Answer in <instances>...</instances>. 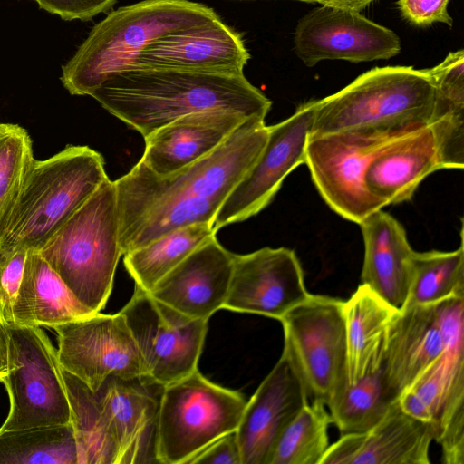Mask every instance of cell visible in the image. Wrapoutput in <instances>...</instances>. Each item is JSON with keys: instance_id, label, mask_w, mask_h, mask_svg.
Segmentation results:
<instances>
[{"instance_id": "cell-10", "label": "cell", "mask_w": 464, "mask_h": 464, "mask_svg": "<svg viewBox=\"0 0 464 464\" xmlns=\"http://www.w3.org/2000/svg\"><path fill=\"white\" fill-rule=\"evenodd\" d=\"M343 304L334 297L310 294L279 320L285 336L283 353L295 367L308 398L325 405L347 382Z\"/></svg>"}, {"instance_id": "cell-13", "label": "cell", "mask_w": 464, "mask_h": 464, "mask_svg": "<svg viewBox=\"0 0 464 464\" xmlns=\"http://www.w3.org/2000/svg\"><path fill=\"white\" fill-rule=\"evenodd\" d=\"M315 107L316 100H310L300 104L289 118L268 126L267 140L259 157L228 195L213 221L216 232L258 214L274 199L285 179L305 164Z\"/></svg>"}, {"instance_id": "cell-2", "label": "cell", "mask_w": 464, "mask_h": 464, "mask_svg": "<svg viewBox=\"0 0 464 464\" xmlns=\"http://www.w3.org/2000/svg\"><path fill=\"white\" fill-rule=\"evenodd\" d=\"M90 96L144 138L175 120L203 111L265 120L272 105L244 72L160 67L112 73Z\"/></svg>"}, {"instance_id": "cell-38", "label": "cell", "mask_w": 464, "mask_h": 464, "mask_svg": "<svg viewBox=\"0 0 464 464\" xmlns=\"http://www.w3.org/2000/svg\"><path fill=\"white\" fill-rule=\"evenodd\" d=\"M40 8L63 20L87 21L99 14L109 12L117 0H34Z\"/></svg>"}, {"instance_id": "cell-1", "label": "cell", "mask_w": 464, "mask_h": 464, "mask_svg": "<svg viewBox=\"0 0 464 464\" xmlns=\"http://www.w3.org/2000/svg\"><path fill=\"white\" fill-rule=\"evenodd\" d=\"M267 136L265 120L249 118L211 153L173 174L159 176L140 160L115 180L122 256L180 227H212Z\"/></svg>"}, {"instance_id": "cell-26", "label": "cell", "mask_w": 464, "mask_h": 464, "mask_svg": "<svg viewBox=\"0 0 464 464\" xmlns=\"http://www.w3.org/2000/svg\"><path fill=\"white\" fill-rule=\"evenodd\" d=\"M92 314L37 250L30 251L13 307V323L53 328Z\"/></svg>"}, {"instance_id": "cell-19", "label": "cell", "mask_w": 464, "mask_h": 464, "mask_svg": "<svg viewBox=\"0 0 464 464\" xmlns=\"http://www.w3.org/2000/svg\"><path fill=\"white\" fill-rule=\"evenodd\" d=\"M234 254L213 237L162 277L149 292L188 318L208 321L228 293Z\"/></svg>"}, {"instance_id": "cell-23", "label": "cell", "mask_w": 464, "mask_h": 464, "mask_svg": "<svg viewBox=\"0 0 464 464\" xmlns=\"http://www.w3.org/2000/svg\"><path fill=\"white\" fill-rule=\"evenodd\" d=\"M445 350L435 305L400 310L389 332L382 372L391 393L401 392Z\"/></svg>"}, {"instance_id": "cell-27", "label": "cell", "mask_w": 464, "mask_h": 464, "mask_svg": "<svg viewBox=\"0 0 464 464\" xmlns=\"http://www.w3.org/2000/svg\"><path fill=\"white\" fill-rule=\"evenodd\" d=\"M71 409L80 464H117L118 443L95 393L76 376L62 369Z\"/></svg>"}, {"instance_id": "cell-14", "label": "cell", "mask_w": 464, "mask_h": 464, "mask_svg": "<svg viewBox=\"0 0 464 464\" xmlns=\"http://www.w3.org/2000/svg\"><path fill=\"white\" fill-rule=\"evenodd\" d=\"M294 48L296 56L308 67L324 60H387L401 49L400 37L392 30L361 12L322 5L299 19Z\"/></svg>"}, {"instance_id": "cell-29", "label": "cell", "mask_w": 464, "mask_h": 464, "mask_svg": "<svg viewBox=\"0 0 464 464\" xmlns=\"http://www.w3.org/2000/svg\"><path fill=\"white\" fill-rule=\"evenodd\" d=\"M216 234L206 223L172 230L123 255L124 266L135 285L150 292L162 277Z\"/></svg>"}, {"instance_id": "cell-34", "label": "cell", "mask_w": 464, "mask_h": 464, "mask_svg": "<svg viewBox=\"0 0 464 464\" xmlns=\"http://www.w3.org/2000/svg\"><path fill=\"white\" fill-rule=\"evenodd\" d=\"M33 160L28 131L17 124L0 123V242Z\"/></svg>"}, {"instance_id": "cell-41", "label": "cell", "mask_w": 464, "mask_h": 464, "mask_svg": "<svg viewBox=\"0 0 464 464\" xmlns=\"http://www.w3.org/2000/svg\"><path fill=\"white\" fill-rule=\"evenodd\" d=\"M376 0H307V3H317L341 9L361 12Z\"/></svg>"}, {"instance_id": "cell-12", "label": "cell", "mask_w": 464, "mask_h": 464, "mask_svg": "<svg viewBox=\"0 0 464 464\" xmlns=\"http://www.w3.org/2000/svg\"><path fill=\"white\" fill-rule=\"evenodd\" d=\"M62 369L96 392L109 376H146L142 356L121 312L89 316L56 325Z\"/></svg>"}, {"instance_id": "cell-17", "label": "cell", "mask_w": 464, "mask_h": 464, "mask_svg": "<svg viewBox=\"0 0 464 464\" xmlns=\"http://www.w3.org/2000/svg\"><path fill=\"white\" fill-rule=\"evenodd\" d=\"M307 399L299 375L282 353L246 402L236 430L241 464H267L281 432L308 403Z\"/></svg>"}, {"instance_id": "cell-42", "label": "cell", "mask_w": 464, "mask_h": 464, "mask_svg": "<svg viewBox=\"0 0 464 464\" xmlns=\"http://www.w3.org/2000/svg\"><path fill=\"white\" fill-rule=\"evenodd\" d=\"M295 1H300V2L307 3V0H295Z\"/></svg>"}, {"instance_id": "cell-18", "label": "cell", "mask_w": 464, "mask_h": 464, "mask_svg": "<svg viewBox=\"0 0 464 464\" xmlns=\"http://www.w3.org/2000/svg\"><path fill=\"white\" fill-rule=\"evenodd\" d=\"M435 428L406 413L398 401L370 430L342 435L320 464H430Z\"/></svg>"}, {"instance_id": "cell-7", "label": "cell", "mask_w": 464, "mask_h": 464, "mask_svg": "<svg viewBox=\"0 0 464 464\" xmlns=\"http://www.w3.org/2000/svg\"><path fill=\"white\" fill-rule=\"evenodd\" d=\"M422 126L309 136L305 164L324 200L338 215L357 224L385 207L366 187L368 168L386 147Z\"/></svg>"}, {"instance_id": "cell-20", "label": "cell", "mask_w": 464, "mask_h": 464, "mask_svg": "<svg viewBox=\"0 0 464 464\" xmlns=\"http://www.w3.org/2000/svg\"><path fill=\"white\" fill-rule=\"evenodd\" d=\"M249 58L241 35L218 17L159 38L130 68L243 72Z\"/></svg>"}, {"instance_id": "cell-32", "label": "cell", "mask_w": 464, "mask_h": 464, "mask_svg": "<svg viewBox=\"0 0 464 464\" xmlns=\"http://www.w3.org/2000/svg\"><path fill=\"white\" fill-rule=\"evenodd\" d=\"M80 464L71 423L0 432V464Z\"/></svg>"}, {"instance_id": "cell-36", "label": "cell", "mask_w": 464, "mask_h": 464, "mask_svg": "<svg viewBox=\"0 0 464 464\" xmlns=\"http://www.w3.org/2000/svg\"><path fill=\"white\" fill-rule=\"evenodd\" d=\"M30 250L0 243V317L13 322L12 307Z\"/></svg>"}, {"instance_id": "cell-15", "label": "cell", "mask_w": 464, "mask_h": 464, "mask_svg": "<svg viewBox=\"0 0 464 464\" xmlns=\"http://www.w3.org/2000/svg\"><path fill=\"white\" fill-rule=\"evenodd\" d=\"M309 295L295 251L266 246L245 255L234 254L223 308L280 320Z\"/></svg>"}, {"instance_id": "cell-16", "label": "cell", "mask_w": 464, "mask_h": 464, "mask_svg": "<svg viewBox=\"0 0 464 464\" xmlns=\"http://www.w3.org/2000/svg\"><path fill=\"white\" fill-rule=\"evenodd\" d=\"M163 385L149 376H109L95 393L118 443L117 464H154Z\"/></svg>"}, {"instance_id": "cell-4", "label": "cell", "mask_w": 464, "mask_h": 464, "mask_svg": "<svg viewBox=\"0 0 464 464\" xmlns=\"http://www.w3.org/2000/svg\"><path fill=\"white\" fill-rule=\"evenodd\" d=\"M37 251L83 306L100 312L122 256L115 182L102 183Z\"/></svg>"}, {"instance_id": "cell-24", "label": "cell", "mask_w": 464, "mask_h": 464, "mask_svg": "<svg viewBox=\"0 0 464 464\" xmlns=\"http://www.w3.org/2000/svg\"><path fill=\"white\" fill-rule=\"evenodd\" d=\"M440 169L431 130L424 125L392 142L372 161L368 190L385 204L410 200L421 181Z\"/></svg>"}, {"instance_id": "cell-11", "label": "cell", "mask_w": 464, "mask_h": 464, "mask_svg": "<svg viewBox=\"0 0 464 464\" xmlns=\"http://www.w3.org/2000/svg\"><path fill=\"white\" fill-rule=\"evenodd\" d=\"M120 312L150 379L165 386L198 370L208 321L187 317L136 285Z\"/></svg>"}, {"instance_id": "cell-21", "label": "cell", "mask_w": 464, "mask_h": 464, "mask_svg": "<svg viewBox=\"0 0 464 464\" xmlns=\"http://www.w3.org/2000/svg\"><path fill=\"white\" fill-rule=\"evenodd\" d=\"M246 119L225 111L183 116L144 138L140 161L159 176L173 174L215 150Z\"/></svg>"}, {"instance_id": "cell-30", "label": "cell", "mask_w": 464, "mask_h": 464, "mask_svg": "<svg viewBox=\"0 0 464 464\" xmlns=\"http://www.w3.org/2000/svg\"><path fill=\"white\" fill-rule=\"evenodd\" d=\"M463 233L453 251H414L411 260V280L403 306L435 305L450 298H464Z\"/></svg>"}, {"instance_id": "cell-37", "label": "cell", "mask_w": 464, "mask_h": 464, "mask_svg": "<svg viewBox=\"0 0 464 464\" xmlns=\"http://www.w3.org/2000/svg\"><path fill=\"white\" fill-rule=\"evenodd\" d=\"M450 0H397L401 16L416 27H427L435 23L452 26L449 14Z\"/></svg>"}, {"instance_id": "cell-9", "label": "cell", "mask_w": 464, "mask_h": 464, "mask_svg": "<svg viewBox=\"0 0 464 464\" xmlns=\"http://www.w3.org/2000/svg\"><path fill=\"white\" fill-rule=\"evenodd\" d=\"M8 372L2 380L10 409L0 432L71 423L57 350L39 326L7 324Z\"/></svg>"}, {"instance_id": "cell-25", "label": "cell", "mask_w": 464, "mask_h": 464, "mask_svg": "<svg viewBox=\"0 0 464 464\" xmlns=\"http://www.w3.org/2000/svg\"><path fill=\"white\" fill-rule=\"evenodd\" d=\"M398 312L362 284L343 301L349 384L382 368L390 328Z\"/></svg>"}, {"instance_id": "cell-3", "label": "cell", "mask_w": 464, "mask_h": 464, "mask_svg": "<svg viewBox=\"0 0 464 464\" xmlns=\"http://www.w3.org/2000/svg\"><path fill=\"white\" fill-rule=\"evenodd\" d=\"M218 18L189 0H143L111 12L96 24L63 66L61 81L72 95H91L109 75L127 70L152 43L170 33Z\"/></svg>"}, {"instance_id": "cell-40", "label": "cell", "mask_w": 464, "mask_h": 464, "mask_svg": "<svg viewBox=\"0 0 464 464\" xmlns=\"http://www.w3.org/2000/svg\"><path fill=\"white\" fill-rule=\"evenodd\" d=\"M9 334L7 324L0 317V382L8 372Z\"/></svg>"}, {"instance_id": "cell-31", "label": "cell", "mask_w": 464, "mask_h": 464, "mask_svg": "<svg viewBox=\"0 0 464 464\" xmlns=\"http://www.w3.org/2000/svg\"><path fill=\"white\" fill-rule=\"evenodd\" d=\"M397 401L389 391L381 368L353 384L344 382L326 405L332 422L344 435L370 430Z\"/></svg>"}, {"instance_id": "cell-5", "label": "cell", "mask_w": 464, "mask_h": 464, "mask_svg": "<svg viewBox=\"0 0 464 464\" xmlns=\"http://www.w3.org/2000/svg\"><path fill=\"white\" fill-rule=\"evenodd\" d=\"M435 89L427 69L372 68L339 92L316 100L309 136L428 125Z\"/></svg>"}, {"instance_id": "cell-8", "label": "cell", "mask_w": 464, "mask_h": 464, "mask_svg": "<svg viewBox=\"0 0 464 464\" xmlns=\"http://www.w3.org/2000/svg\"><path fill=\"white\" fill-rule=\"evenodd\" d=\"M246 402L198 370L165 385L158 419V462L187 464L209 443L237 430Z\"/></svg>"}, {"instance_id": "cell-22", "label": "cell", "mask_w": 464, "mask_h": 464, "mask_svg": "<svg viewBox=\"0 0 464 464\" xmlns=\"http://www.w3.org/2000/svg\"><path fill=\"white\" fill-rule=\"evenodd\" d=\"M359 225L364 243L362 284L400 311L409 293L414 252L405 229L382 209L369 215Z\"/></svg>"}, {"instance_id": "cell-28", "label": "cell", "mask_w": 464, "mask_h": 464, "mask_svg": "<svg viewBox=\"0 0 464 464\" xmlns=\"http://www.w3.org/2000/svg\"><path fill=\"white\" fill-rule=\"evenodd\" d=\"M463 336L461 332L447 335L444 352L398 398L406 413L431 423L434 428L449 388L455 381L464 378Z\"/></svg>"}, {"instance_id": "cell-33", "label": "cell", "mask_w": 464, "mask_h": 464, "mask_svg": "<svg viewBox=\"0 0 464 464\" xmlns=\"http://www.w3.org/2000/svg\"><path fill=\"white\" fill-rule=\"evenodd\" d=\"M324 403L304 405L281 432L267 464H320L329 448L332 423Z\"/></svg>"}, {"instance_id": "cell-6", "label": "cell", "mask_w": 464, "mask_h": 464, "mask_svg": "<svg viewBox=\"0 0 464 464\" xmlns=\"http://www.w3.org/2000/svg\"><path fill=\"white\" fill-rule=\"evenodd\" d=\"M107 179L103 157L88 146L34 159L0 243L38 250Z\"/></svg>"}, {"instance_id": "cell-35", "label": "cell", "mask_w": 464, "mask_h": 464, "mask_svg": "<svg viewBox=\"0 0 464 464\" xmlns=\"http://www.w3.org/2000/svg\"><path fill=\"white\" fill-rule=\"evenodd\" d=\"M438 156L440 168H464V100L435 95L428 122Z\"/></svg>"}, {"instance_id": "cell-39", "label": "cell", "mask_w": 464, "mask_h": 464, "mask_svg": "<svg viewBox=\"0 0 464 464\" xmlns=\"http://www.w3.org/2000/svg\"><path fill=\"white\" fill-rule=\"evenodd\" d=\"M187 464H241L236 430L209 443L195 454Z\"/></svg>"}]
</instances>
